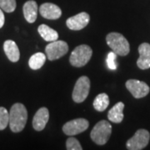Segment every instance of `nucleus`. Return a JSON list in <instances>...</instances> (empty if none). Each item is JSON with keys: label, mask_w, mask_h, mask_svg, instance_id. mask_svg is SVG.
Returning a JSON list of instances; mask_svg holds the SVG:
<instances>
[{"label": "nucleus", "mask_w": 150, "mask_h": 150, "mask_svg": "<svg viewBox=\"0 0 150 150\" xmlns=\"http://www.w3.org/2000/svg\"><path fill=\"white\" fill-rule=\"evenodd\" d=\"M28 120L26 107L20 103H14L9 112V127L13 133H19L24 129Z\"/></svg>", "instance_id": "nucleus-1"}, {"label": "nucleus", "mask_w": 150, "mask_h": 150, "mask_svg": "<svg viewBox=\"0 0 150 150\" xmlns=\"http://www.w3.org/2000/svg\"><path fill=\"white\" fill-rule=\"evenodd\" d=\"M108 47L119 56H126L129 54L130 46L126 38L119 33H109L106 37Z\"/></svg>", "instance_id": "nucleus-2"}, {"label": "nucleus", "mask_w": 150, "mask_h": 150, "mask_svg": "<svg viewBox=\"0 0 150 150\" xmlns=\"http://www.w3.org/2000/svg\"><path fill=\"white\" fill-rule=\"evenodd\" d=\"M112 134V126L106 120H101L95 124L92 130L91 139L98 145L105 144Z\"/></svg>", "instance_id": "nucleus-3"}, {"label": "nucleus", "mask_w": 150, "mask_h": 150, "mask_svg": "<svg viewBox=\"0 0 150 150\" xmlns=\"http://www.w3.org/2000/svg\"><path fill=\"white\" fill-rule=\"evenodd\" d=\"M93 54L92 48L86 44H82L74 49L70 55L69 62L74 67L81 68L85 66L90 60Z\"/></svg>", "instance_id": "nucleus-4"}, {"label": "nucleus", "mask_w": 150, "mask_h": 150, "mask_svg": "<svg viewBox=\"0 0 150 150\" xmlns=\"http://www.w3.org/2000/svg\"><path fill=\"white\" fill-rule=\"evenodd\" d=\"M90 90V80L87 76L80 77L75 83L72 98L75 103H83L88 96Z\"/></svg>", "instance_id": "nucleus-5"}, {"label": "nucleus", "mask_w": 150, "mask_h": 150, "mask_svg": "<svg viewBox=\"0 0 150 150\" xmlns=\"http://www.w3.org/2000/svg\"><path fill=\"white\" fill-rule=\"evenodd\" d=\"M69 51L68 43L62 40L53 41L45 48V53L48 60L54 61L62 58Z\"/></svg>", "instance_id": "nucleus-6"}, {"label": "nucleus", "mask_w": 150, "mask_h": 150, "mask_svg": "<svg viewBox=\"0 0 150 150\" xmlns=\"http://www.w3.org/2000/svg\"><path fill=\"white\" fill-rule=\"evenodd\" d=\"M150 134L148 130L144 129H139L134 136L129 139L126 144L127 149L129 150L144 149L149 144Z\"/></svg>", "instance_id": "nucleus-7"}, {"label": "nucleus", "mask_w": 150, "mask_h": 150, "mask_svg": "<svg viewBox=\"0 0 150 150\" xmlns=\"http://www.w3.org/2000/svg\"><path fill=\"white\" fill-rule=\"evenodd\" d=\"M89 126L88 121L85 118H76L70 120L65 123L63 127V131L66 135L74 136L81 134L88 129Z\"/></svg>", "instance_id": "nucleus-8"}, {"label": "nucleus", "mask_w": 150, "mask_h": 150, "mask_svg": "<svg viewBox=\"0 0 150 150\" xmlns=\"http://www.w3.org/2000/svg\"><path fill=\"white\" fill-rule=\"evenodd\" d=\"M125 86L135 98L147 96L150 91L149 87L146 83L137 79H129L126 82Z\"/></svg>", "instance_id": "nucleus-9"}, {"label": "nucleus", "mask_w": 150, "mask_h": 150, "mask_svg": "<svg viewBox=\"0 0 150 150\" xmlns=\"http://www.w3.org/2000/svg\"><path fill=\"white\" fill-rule=\"evenodd\" d=\"M89 20H90L89 15L85 12H82L75 16L68 18L66 21V24H67V27L71 30L79 31L84 28L88 24Z\"/></svg>", "instance_id": "nucleus-10"}, {"label": "nucleus", "mask_w": 150, "mask_h": 150, "mask_svg": "<svg viewBox=\"0 0 150 150\" xmlns=\"http://www.w3.org/2000/svg\"><path fill=\"white\" fill-rule=\"evenodd\" d=\"M39 13L44 18L50 20L58 19L62 15V11L59 6L51 3L43 4L39 8Z\"/></svg>", "instance_id": "nucleus-11"}, {"label": "nucleus", "mask_w": 150, "mask_h": 150, "mask_svg": "<svg viewBox=\"0 0 150 150\" xmlns=\"http://www.w3.org/2000/svg\"><path fill=\"white\" fill-rule=\"evenodd\" d=\"M49 112L47 108L43 107L38 110L33 118V127L36 131H42L48 123Z\"/></svg>", "instance_id": "nucleus-12"}, {"label": "nucleus", "mask_w": 150, "mask_h": 150, "mask_svg": "<svg viewBox=\"0 0 150 150\" xmlns=\"http://www.w3.org/2000/svg\"><path fill=\"white\" fill-rule=\"evenodd\" d=\"M139 58L137 60V65L140 69H148L150 68V44L141 43L139 47Z\"/></svg>", "instance_id": "nucleus-13"}, {"label": "nucleus", "mask_w": 150, "mask_h": 150, "mask_svg": "<svg viewBox=\"0 0 150 150\" xmlns=\"http://www.w3.org/2000/svg\"><path fill=\"white\" fill-rule=\"evenodd\" d=\"M38 10V4L34 0H28L23 7V16L25 18V19L30 23H33L36 21Z\"/></svg>", "instance_id": "nucleus-14"}, {"label": "nucleus", "mask_w": 150, "mask_h": 150, "mask_svg": "<svg viewBox=\"0 0 150 150\" xmlns=\"http://www.w3.org/2000/svg\"><path fill=\"white\" fill-rule=\"evenodd\" d=\"M4 50L11 62L16 63L19 60L20 52L16 43L13 40H6L4 43Z\"/></svg>", "instance_id": "nucleus-15"}, {"label": "nucleus", "mask_w": 150, "mask_h": 150, "mask_svg": "<svg viewBox=\"0 0 150 150\" xmlns=\"http://www.w3.org/2000/svg\"><path fill=\"white\" fill-rule=\"evenodd\" d=\"M123 108H124L123 103H117L108 112V120L115 123H121L123 119Z\"/></svg>", "instance_id": "nucleus-16"}, {"label": "nucleus", "mask_w": 150, "mask_h": 150, "mask_svg": "<svg viewBox=\"0 0 150 150\" xmlns=\"http://www.w3.org/2000/svg\"><path fill=\"white\" fill-rule=\"evenodd\" d=\"M38 32L40 34V36L47 42H53L55 40H58L59 38L58 32L50 27H48L46 24L39 25L38 28Z\"/></svg>", "instance_id": "nucleus-17"}, {"label": "nucleus", "mask_w": 150, "mask_h": 150, "mask_svg": "<svg viewBox=\"0 0 150 150\" xmlns=\"http://www.w3.org/2000/svg\"><path fill=\"white\" fill-rule=\"evenodd\" d=\"M46 61V55L43 53H36L30 57L28 60V65L30 69L38 70L41 69Z\"/></svg>", "instance_id": "nucleus-18"}, {"label": "nucleus", "mask_w": 150, "mask_h": 150, "mask_svg": "<svg viewBox=\"0 0 150 150\" xmlns=\"http://www.w3.org/2000/svg\"><path fill=\"white\" fill-rule=\"evenodd\" d=\"M109 104V98L106 93H99L93 101V108L98 112H103Z\"/></svg>", "instance_id": "nucleus-19"}, {"label": "nucleus", "mask_w": 150, "mask_h": 150, "mask_svg": "<svg viewBox=\"0 0 150 150\" xmlns=\"http://www.w3.org/2000/svg\"><path fill=\"white\" fill-rule=\"evenodd\" d=\"M9 123V112L5 108L0 107V130H4Z\"/></svg>", "instance_id": "nucleus-20"}, {"label": "nucleus", "mask_w": 150, "mask_h": 150, "mask_svg": "<svg viewBox=\"0 0 150 150\" xmlns=\"http://www.w3.org/2000/svg\"><path fill=\"white\" fill-rule=\"evenodd\" d=\"M16 6V0H0V8L6 13L13 12Z\"/></svg>", "instance_id": "nucleus-21"}, {"label": "nucleus", "mask_w": 150, "mask_h": 150, "mask_svg": "<svg viewBox=\"0 0 150 150\" xmlns=\"http://www.w3.org/2000/svg\"><path fill=\"white\" fill-rule=\"evenodd\" d=\"M66 149L68 150H82L83 148L81 147L80 143L77 139L74 138L73 136L69 138L66 142Z\"/></svg>", "instance_id": "nucleus-22"}, {"label": "nucleus", "mask_w": 150, "mask_h": 150, "mask_svg": "<svg viewBox=\"0 0 150 150\" xmlns=\"http://www.w3.org/2000/svg\"><path fill=\"white\" fill-rule=\"evenodd\" d=\"M116 60H117V54H115L113 51L108 53L106 62H107L108 68L109 69L115 70L117 69V61Z\"/></svg>", "instance_id": "nucleus-23"}, {"label": "nucleus", "mask_w": 150, "mask_h": 150, "mask_svg": "<svg viewBox=\"0 0 150 150\" xmlns=\"http://www.w3.org/2000/svg\"><path fill=\"white\" fill-rule=\"evenodd\" d=\"M4 22H5L4 13H3V9L0 8V28L4 25Z\"/></svg>", "instance_id": "nucleus-24"}]
</instances>
